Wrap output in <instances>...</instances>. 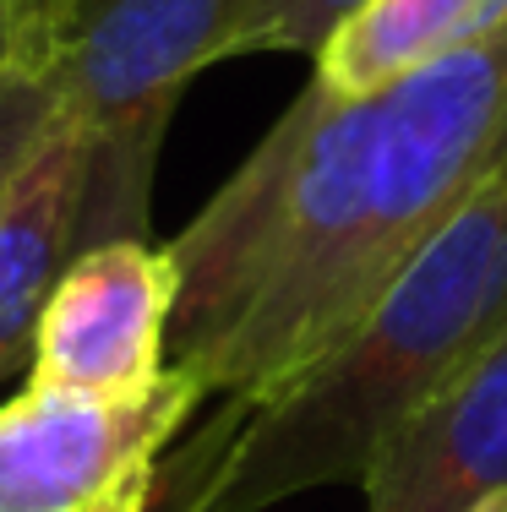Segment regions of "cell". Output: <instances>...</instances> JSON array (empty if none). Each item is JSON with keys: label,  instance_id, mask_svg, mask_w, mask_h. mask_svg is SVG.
Returning a JSON list of instances; mask_svg holds the SVG:
<instances>
[{"label": "cell", "instance_id": "3957f363", "mask_svg": "<svg viewBox=\"0 0 507 512\" xmlns=\"http://www.w3.org/2000/svg\"><path fill=\"white\" fill-rule=\"evenodd\" d=\"M262 0H88L50 60V88L82 142L77 251L148 240L153 175L180 93L240 50Z\"/></svg>", "mask_w": 507, "mask_h": 512}, {"label": "cell", "instance_id": "7a4b0ae2", "mask_svg": "<svg viewBox=\"0 0 507 512\" xmlns=\"http://www.w3.org/2000/svg\"><path fill=\"white\" fill-rule=\"evenodd\" d=\"M507 333V164L431 240L317 371L257 409L229 404L191 442V512H262L317 485H360L420 404Z\"/></svg>", "mask_w": 507, "mask_h": 512}, {"label": "cell", "instance_id": "7c38bea8", "mask_svg": "<svg viewBox=\"0 0 507 512\" xmlns=\"http://www.w3.org/2000/svg\"><path fill=\"white\" fill-rule=\"evenodd\" d=\"M17 77H44L33 60V39H28V6L22 0H0V93Z\"/></svg>", "mask_w": 507, "mask_h": 512}, {"label": "cell", "instance_id": "8fae6325", "mask_svg": "<svg viewBox=\"0 0 507 512\" xmlns=\"http://www.w3.org/2000/svg\"><path fill=\"white\" fill-rule=\"evenodd\" d=\"M28 6V39H33V60H39V71L50 77V60L60 55V44H66L71 22H77V11L88 6V0H22Z\"/></svg>", "mask_w": 507, "mask_h": 512}, {"label": "cell", "instance_id": "30bf717a", "mask_svg": "<svg viewBox=\"0 0 507 512\" xmlns=\"http://www.w3.org/2000/svg\"><path fill=\"white\" fill-rule=\"evenodd\" d=\"M50 104H55L50 77H17L0 93V186H6V175L17 169V158L28 153V142L39 137Z\"/></svg>", "mask_w": 507, "mask_h": 512}, {"label": "cell", "instance_id": "6da1fadb", "mask_svg": "<svg viewBox=\"0 0 507 512\" xmlns=\"http://www.w3.org/2000/svg\"><path fill=\"white\" fill-rule=\"evenodd\" d=\"M507 164V28L360 99L306 88L169 240V365L257 409L355 333Z\"/></svg>", "mask_w": 507, "mask_h": 512}, {"label": "cell", "instance_id": "8992f818", "mask_svg": "<svg viewBox=\"0 0 507 512\" xmlns=\"http://www.w3.org/2000/svg\"><path fill=\"white\" fill-rule=\"evenodd\" d=\"M360 491L366 512H469L507 496V333L377 447Z\"/></svg>", "mask_w": 507, "mask_h": 512}, {"label": "cell", "instance_id": "277c9868", "mask_svg": "<svg viewBox=\"0 0 507 512\" xmlns=\"http://www.w3.org/2000/svg\"><path fill=\"white\" fill-rule=\"evenodd\" d=\"M202 398L180 365L131 398L28 382L0 404V512H153L164 453Z\"/></svg>", "mask_w": 507, "mask_h": 512}, {"label": "cell", "instance_id": "4fadbf2b", "mask_svg": "<svg viewBox=\"0 0 507 512\" xmlns=\"http://www.w3.org/2000/svg\"><path fill=\"white\" fill-rule=\"evenodd\" d=\"M469 512H507V496H486V502L469 507Z\"/></svg>", "mask_w": 507, "mask_h": 512}, {"label": "cell", "instance_id": "ba28073f", "mask_svg": "<svg viewBox=\"0 0 507 512\" xmlns=\"http://www.w3.org/2000/svg\"><path fill=\"white\" fill-rule=\"evenodd\" d=\"M497 28H507V0H366L317 50L311 82L338 99H360L475 50Z\"/></svg>", "mask_w": 507, "mask_h": 512}, {"label": "cell", "instance_id": "9c48e42d", "mask_svg": "<svg viewBox=\"0 0 507 512\" xmlns=\"http://www.w3.org/2000/svg\"><path fill=\"white\" fill-rule=\"evenodd\" d=\"M366 0H262L235 55H317Z\"/></svg>", "mask_w": 507, "mask_h": 512}, {"label": "cell", "instance_id": "52a82bcc", "mask_svg": "<svg viewBox=\"0 0 507 512\" xmlns=\"http://www.w3.org/2000/svg\"><path fill=\"white\" fill-rule=\"evenodd\" d=\"M77 207L82 142L55 99L39 137L0 186V382L33 365L39 316L77 251Z\"/></svg>", "mask_w": 507, "mask_h": 512}, {"label": "cell", "instance_id": "5b68a950", "mask_svg": "<svg viewBox=\"0 0 507 512\" xmlns=\"http://www.w3.org/2000/svg\"><path fill=\"white\" fill-rule=\"evenodd\" d=\"M175 262L153 240H110L60 273L39 316L28 382L131 398L164 382L175 322Z\"/></svg>", "mask_w": 507, "mask_h": 512}]
</instances>
